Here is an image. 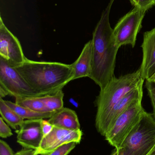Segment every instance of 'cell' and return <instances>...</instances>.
Listing matches in <instances>:
<instances>
[{
  "label": "cell",
  "mask_w": 155,
  "mask_h": 155,
  "mask_svg": "<svg viewBox=\"0 0 155 155\" xmlns=\"http://www.w3.org/2000/svg\"><path fill=\"white\" fill-rule=\"evenodd\" d=\"M0 114L4 121L15 131L22 127L25 120L0 98Z\"/></svg>",
  "instance_id": "9a60e30c"
},
{
  "label": "cell",
  "mask_w": 155,
  "mask_h": 155,
  "mask_svg": "<svg viewBox=\"0 0 155 155\" xmlns=\"http://www.w3.org/2000/svg\"><path fill=\"white\" fill-rule=\"evenodd\" d=\"M0 87L4 89L8 95L15 98L40 97L14 67L2 57H0Z\"/></svg>",
  "instance_id": "52a82bcc"
},
{
  "label": "cell",
  "mask_w": 155,
  "mask_h": 155,
  "mask_svg": "<svg viewBox=\"0 0 155 155\" xmlns=\"http://www.w3.org/2000/svg\"><path fill=\"white\" fill-rule=\"evenodd\" d=\"M48 121L56 127L72 130L81 129L77 114L75 111L67 107H64L55 112Z\"/></svg>",
  "instance_id": "5bb4252c"
},
{
  "label": "cell",
  "mask_w": 155,
  "mask_h": 155,
  "mask_svg": "<svg viewBox=\"0 0 155 155\" xmlns=\"http://www.w3.org/2000/svg\"><path fill=\"white\" fill-rule=\"evenodd\" d=\"M12 135V132L9 125L2 117H0V137L2 138H7Z\"/></svg>",
  "instance_id": "7402d4cb"
},
{
  "label": "cell",
  "mask_w": 155,
  "mask_h": 155,
  "mask_svg": "<svg viewBox=\"0 0 155 155\" xmlns=\"http://www.w3.org/2000/svg\"><path fill=\"white\" fill-rule=\"evenodd\" d=\"M40 97L52 94L73 80L72 64L56 62L37 61L27 58L14 67Z\"/></svg>",
  "instance_id": "7a4b0ae2"
},
{
  "label": "cell",
  "mask_w": 155,
  "mask_h": 155,
  "mask_svg": "<svg viewBox=\"0 0 155 155\" xmlns=\"http://www.w3.org/2000/svg\"><path fill=\"white\" fill-rule=\"evenodd\" d=\"M15 155H38L36 153V150L28 148H23L20 151L15 153Z\"/></svg>",
  "instance_id": "d4e9b609"
},
{
  "label": "cell",
  "mask_w": 155,
  "mask_h": 155,
  "mask_svg": "<svg viewBox=\"0 0 155 155\" xmlns=\"http://www.w3.org/2000/svg\"><path fill=\"white\" fill-rule=\"evenodd\" d=\"M115 0H110L103 12L93 32V57L90 78L102 89L114 76L116 54L119 47L116 42L109 21V15Z\"/></svg>",
  "instance_id": "6da1fadb"
},
{
  "label": "cell",
  "mask_w": 155,
  "mask_h": 155,
  "mask_svg": "<svg viewBox=\"0 0 155 155\" xmlns=\"http://www.w3.org/2000/svg\"><path fill=\"white\" fill-rule=\"evenodd\" d=\"M144 79L140 70L119 78L114 76L105 87L101 89L95 101L97 107L95 126L99 132L115 105L126 94L143 84Z\"/></svg>",
  "instance_id": "3957f363"
},
{
  "label": "cell",
  "mask_w": 155,
  "mask_h": 155,
  "mask_svg": "<svg viewBox=\"0 0 155 155\" xmlns=\"http://www.w3.org/2000/svg\"><path fill=\"white\" fill-rule=\"evenodd\" d=\"M7 95H8L6 91L2 87H0V98H2L3 97H5Z\"/></svg>",
  "instance_id": "484cf974"
},
{
  "label": "cell",
  "mask_w": 155,
  "mask_h": 155,
  "mask_svg": "<svg viewBox=\"0 0 155 155\" xmlns=\"http://www.w3.org/2000/svg\"><path fill=\"white\" fill-rule=\"evenodd\" d=\"M0 18V57L13 67L20 65L26 58L22 45L17 37L5 25L2 17Z\"/></svg>",
  "instance_id": "ba28073f"
},
{
  "label": "cell",
  "mask_w": 155,
  "mask_h": 155,
  "mask_svg": "<svg viewBox=\"0 0 155 155\" xmlns=\"http://www.w3.org/2000/svg\"><path fill=\"white\" fill-rule=\"evenodd\" d=\"M142 100L133 103L116 119L112 128L105 136V139L118 150L125 140L142 119L145 110Z\"/></svg>",
  "instance_id": "5b68a950"
},
{
  "label": "cell",
  "mask_w": 155,
  "mask_h": 155,
  "mask_svg": "<svg viewBox=\"0 0 155 155\" xmlns=\"http://www.w3.org/2000/svg\"><path fill=\"white\" fill-rule=\"evenodd\" d=\"M83 132L81 129L68 130L55 127L52 132L43 138L37 155H46L61 146L71 142L79 144L82 140Z\"/></svg>",
  "instance_id": "9c48e42d"
},
{
  "label": "cell",
  "mask_w": 155,
  "mask_h": 155,
  "mask_svg": "<svg viewBox=\"0 0 155 155\" xmlns=\"http://www.w3.org/2000/svg\"><path fill=\"white\" fill-rule=\"evenodd\" d=\"M141 47L143 61L139 70L142 78L148 80L155 74V28L145 33Z\"/></svg>",
  "instance_id": "7c38bea8"
},
{
  "label": "cell",
  "mask_w": 155,
  "mask_h": 155,
  "mask_svg": "<svg viewBox=\"0 0 155 155\" xmlns=\"http://www.w3.org/2000/svg\"><path fill=\"white\" fill-rule=\"evenodd\" d=\"M143 85L127 93L122 97L112 108L106 119L101 130L98 133L105 137L112 128L118 117L125 112L133 103L142 100L143 97Z\"/></svg>",
  "instance_id": "8fae6325"
},
{
  "label": "cell",
  "mask_w": 155,
  "mask_h": 155,
  "mask_svg": "<svg viewBox=\"0 0 155 155\" xmlns=\"http://www.w3.org/2000/svg\"><path fill=\"white\" fill-rule=\"evenodd\" d=\"M147 11L139 7L134 8L123 16L113 29L116 42L120 48L130 45L134 47L136 37L142 28V24Z\"/></svg>",
  "instance_id": "8992f818"
},
{
  "label": "cell",
  "mask_w": 155,
  "mask_h": 155,
  "mask_svg": "<svg viewBox=\"0 0 155 155\" xmlns=\"http://www.w3.org/2000/svg\"><path fill=\"white\" fill-rule=\"evenodd\" d=\"M153 155H155V152L154 153V154H153Z\"/></svg>",
  "instance_id": "f1b7e54d"
},
{
  "label": "cell",
  "mask_w": 155,
  "mask_h": 155,
  "mask_svg": "<svg viewBox=\"0 0 155 155\" xmlns=\"http://www.w3.org/2000/svg\"><path fill=\"white\" fill-rule=\"evenodd\" d=\"M93 45L91 40L85 45L77 60L71 64L74 71L73 80L90 77L93 66Z\"/></svg>",
  "instance_id": "4fadbf2b"
},
{
  "label": "cell",
  "mask_w": 155,
  "mask_h": 155,
  "mask_svg": "<svg viewBox=\"0 0 155 155\" xmlns=\"http://www.w3.org/2000/svg\"><path fill=\"white\" fill-rule=\"evenodd\" d=\"M117 151V155H153L155 152V120L144 113L142 119Z\"/></svg>",
  "instance_id": "277c9868"
},
{
  "label": "cell",
  "mask_w": 155,
  "mask_h": 155,
  "mask_svg": "<svg viewBox=\"0 0 155 155\" xmlns=\"http://www.w3.org/2000/svg\"><path fill=\"white\" fill-rule=\"evenodd\" d=\"M111 155H117V151L116 149L115 148V149L113 150V152H112Z\"/></svg>",
  "instance_id": "83f0119b"
},
{
  "label": "cell",
  "mask_w": 155,
  "mask_h": 155,
  "mask_svg": "<svg viewBox=\"0 0 155 155\" xmlns=\"http://www.w3.org/2000/svg\"><path fill=\"white\" fill-rule=\"evenodd\" d=\"M41 121V119L25 120L22 127L15 131L17 143L23 148L35 150L39 148L44 137Z\"/></svg>",
  "instance_id": "30bf717a"
},
{
  "label": "cell",
  "mask_w": 155,
  "mask_h": 155,
  "mask_svg": "<svg viewBox=\"0 0 155 155\" xmlns=\"http://www.w3.org/2000/svg\"><path fill=\"white\" fill-rule=\"evenodd\" d=\"M146 87L147 89L148 96L151 101L153 108V115L155 120V84L151 81L146 80Z\"/></svg>",
  "instance_id": "ffe728a7"
},
{
  "label": "cell",
  "mask_w": 155,
  "mask_h": 155,
  "mask_svg": "<svg viewBox=\"0 0 155 155\" xmlns=\"http://www.w3.org/2000/svg\"><path fill=\"white\" fill-rule=\"evenodd\" d=\"M7 105L14 110L23 119L26 120L34 119H49L55 113H42L35 112L31 109L23 107L10 101L5 100Z\"/></svg>",
  "instance_id": "2e32d148"
},
{
  "label": "cell",
  "mask_w": 155,
  "mask_h": 155,
  "mask_svg": "<svg viewBox=\"0 0 155 155\" xmlns=\"http://www.w3.org/2000/svg\"><path fill=\"white\" fill-rule=\"evenodd\" d=\"M15 103L18 105L35 112L42 113L49 112L41 99V97H16Z\"/></svg>",
  "instance_id": "ac0fdd59"
},
{
  "label": "cell",
  "mask_w": 155,
  "mask_h": 155,
  "mask_svg": "<svg viewBox=\"0 0 155 155\" xmlns=\"http://www.w3.org/2000/svg\"><path fill=\"white\" fill-rule=\"evenodd\" d=\"M64 96L61 89L54 94L41 97V98L48 112L54 113L63 108Z\"/></svg>",
  "instance_id": "e0dca14e"
},
{
  "label": "cell",
  "mask_w": 155,
  "mask_h": 155,
  "mask_svg": "<svg viewBox=\"0 0 155 155\" xmlns=\"http://www.w3.org/2000/svg\"><path fill=\"white\" fill-rule=\"evenodd\" d=\"M41 125L44 137L50 134L54 127V126L51 124L48 120L45 119H41Z\"/></svg>",
  "instance_id": "603a6c76"
},
{
  "label": "cell",
  "mask_w": 155,
  "mask_h": 155,
  "mask_svg": "<svg viewBox=\"0 0 155 155\" xmlns=\"http://www.w3.org/2000/svg\"><path fill=\"white\" fill-rule=\"evenodd\" d=\"M148 81L153 82V83L155 84V74L153 75V77L151 78L149 80H148Z\"/></svg>",
  "instance_id": "4316f807"
},
{
  "label": "cell",
  "mask_w": 155,
  "mask_h": 155,
  "mask_svg": "<svg viewBox=\"0 0 155 155\" xmlns=\"http://www.w3.org/2000/svg\"><path fill=\"white\" fill-rule=\"evenodd\" d=\"M77 144V143L75 142H71L65 144L46 155H68L72 150L74 149Z\"/></svg>",
  "instance_id": "d6986e66"
},
{
  "label": "cell",
  "mask_w": 155,
  "mask_h": 155,
  "mask_svg": "<svg viewBox=\"0 0 155 155\" xmlns=\"http://www.w3.org/2000/svg\"><path fill=\"white\" fill-rule=\"evenodd\" d=\"M134 6L147 11L155 4V0H130Z\"/></svg>",
  "instance_id": "44dd1931"
},
{
  "label": "cell",
  "mask_w": 155,
  "mask_h": 155,
  "mask_svg": "<svg viewBox=\"0 0 155 155\" xmlns=\"http://www.w3.org/2000/svg\"><path fill=\"white\" fill-rule=\"evenodd\" d=\"M0 155H15L12 148L4 140H0Z\"/></svg>",
  "instance_id": "cb8c5ba5"
}]
</instances>
